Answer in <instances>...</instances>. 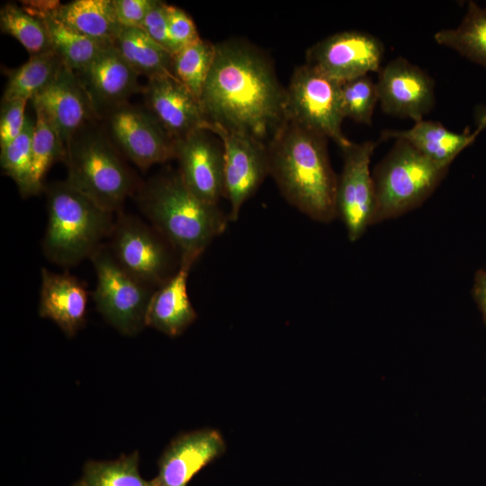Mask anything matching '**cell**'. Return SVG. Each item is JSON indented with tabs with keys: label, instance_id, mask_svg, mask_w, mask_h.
<instances>
[{
	"label": "cell",
	"instance_id": "obj_18",
	"mask_svg": "<svg viewBox=\"0 0 486 486\" xmlns=\"http://www.w3.org/2000/svg\"><path fill=\"white\" fill-rule=\"evenodd\" d=\"M143 94L147 110L175 141L204 130L199 101L173 75L149 78Z\"/></svg>",
	"mask_w": 486,
	"mask_h": 486
},
{
	"label": "cell",
	"instance_id": "obj_34",
	"mask_svg": "<svg viewBox=\"0 0 486 486\" xmlns=\"http://www.w3.org/2000/svg\"><path fill=\"white\" fill-rule=\"evenodd\" d=\"M167 24L172 55L201 40L192 17L176 5L167 6Z\"/></svg>",
	"mask_w": 486,
	"mask_h": 486
},
{
	"label": "cell",
	"instance_id": "obj_28",
	"mask_svg": "<svg viewBox=\"0 0 486 486\" xmlns=\"http://www.w3.org/2000/svg\"><path fill=\"white\" fill-rule=\"evenodd\" d=\"M34 110L29 196L42 190L44 177L51 166L66 158V151L52 125L40 109L34 107Z\"/></svg>",
	"mask_w": 486,
	"mask_h": 486
},
{
	"label": "cell",
	"instance_id": "obj_17",
	"mask_svg": "<svg viewBox=\"0 0 486 486\" xmlns=\"http://www.w3.org/2000/svg\"><path fill=\"white\" fill-rule=\"evenodd\" d=\"M226 450L224 438L214 428L182 433L175 437L158 459L155 486H187L205 466Z\"/></svg>",
	"mask_w": 486,
	"mask_h": 486
},
{
	"label": "cell",
	"instance_id": "obj_37",
	"mask_svg": "<svg viewBox=\"0 0 486 486\" xmlns=\"http://www.w3.org/2000/svg\"><path fill=\"white\" fill-rule=\"evenodd\" d=\"M158 0H112L115 15L123 28H139Z\"/></svg>",
	"mask_w": 486,
	"mask_h": 486
},
{
	"label": "cell",
	"instance_id": "obj_26",
	"mask_svg": "<svg viewBox=\"0 0 486 486\" xmlns=\"http://www.w3.org/2000/svg\"><path fill=\"white\" fill-rule=\"evenodd\" d=\"M434 40L486 68V7L469 1L460 24L436 32Z\"/></svg>",
	"mask_w": 486,
	"mask_h": 486
},
{
	"label": "cell",
	"instance_id": "obj_38",
	"mask_svg": "<svg viewBox=\"0 0 486 486\" xmlns=\"http://www.w3.org/2000/svg\"><path fill=\"white\" fill-rule=\"evenodd\" d=\"M472 293L486 324V269L476 272Z\"/></svg>",
	"mask_w": 486,
	"mask_h": 486
},
{
	"label": "cell",
	"instance_id": "obj_20",
	"mask_svg": "<svg viewBox=\"0 0 486 486\" xmlns=\"http://www.w3.org/2000/svg\"><path fill=\"white\" fill-rule=\"evenodd\" d=\"M87 300L86 289L76 276L41 269L39 315L54 321L67 337L84 327Z\"/></svg>",
	"mask_w": 486,
	"mask_h": 486
},
{
	"label": "cell",
	"instance_id": "obj_35",
	"mask_svg": "<svg viewBox=\"0 0 486 486\" xmlns=\"http://www.w3.org/2000/svg\"><path fill=\"white\" fill-rule=\"evenodd\" d=\"M27 100L2 101L0 112V148L13 141L23 130Z\"/></svg>",
	"mask_w": 486,
	"mask_h": 486
},
{
	"label": "cell",
	"instance_id": "obj_13",
	"mask_svg": "<svg viewBox=\"0 0 486 486\" xmlns=\"http://www.w3.org/2000/svg\"><path fill=\"white\" fill-rule=\"evenodd\" d=\"M213 133L198 130L175 141L177 169L186 187L201 201L218 205L224 197V149Z\"/></svg>",
	"mask_w": 486,
	"mask_h": 486
},
{
	"label": "cell",
	"instance_id": "obj_23",
	"mask_svg": "<svg viewBox=\"0 0 486 486\" xmlns=\"http://www.w3.org/2000/svg\"><path fill=\"white\" fill-rule=\"evenodd\" d=\"M475 132L469 129L458 133L451 131L438 122H416L409 130H385L382 140L401 139L434 162L449 166L454 159L473 140Z\"/></svg>",
	"mask_w": 486,
	"mask_h": 486
},
{
	"label": "cell",
	"instance_id": "obj_7",
	"mask_svg": "<svg viewBox=\"0 0 486 486\" xmlns=\"http://www.w3.org/2000/svg\"><path fill=\"white\" fill-rule=\"evenodd\" d=\"M109 248L129 274L152 288L170 280L181 259L169 242L152 226L121 213L111 233Z\"/></svg>",
	"mask_w": 486,
	"mask_h": 486
},
{
	"label": "cell",
	"instance_id": "obj_30",
	"mask_svg": "<svg viewBox=\"0 0 486 486\" xmlns=\"http://www.w3.org/2000/svg\"><path fill=\"white\" fill-rule=\"evenodd\" d=\"M139 461L137 451L112 461H87L81 481L86 486H155L141 477Z\"/></svg>",
	"mask_w": 486,
	"mask_h": 486
},
{
	"label": "cell",
	"instance_id": "obj_14",
	"mask_svg": "<svg viewBox=\"0 0 486 486\" xmlns=\"http://www.w3.org/2000/svg\"><path fill=\"white\" fill-rule=\"evenodd\" d=\"M109 129L121 150L140 168L175 158V140L147 109L126 104L113 109Z\"/></svg>",
	"mask_w": 486,
	"mask_h": 486
},
{
	"label": "cell",
	"instance_id": "obj_15",
	"mask_svg": "<svg viewBox=\"0 0 486 486\" xmlns=\"http://www.w3.org/2000/svg\"><path fill=\"white\" fill-rule=\"evenodd\" d=\"M376 86L382 110L392 116L419 122L435 104L432 77L402 57L381 68Z\"/></svg>",
	"mask_w": 486,
	"mask_h": 486
},
{
	"label": "cell",
	"instance_id": "obj_36",
	"mask_svg": "<svg viewBox=\"0 0 486 486\" xmlns=\"http://www.w3.org/2000/svg\"><path fill=\"white\" fill-rule=\"evenodd\" d=\"M168 4L158 1L149 11L140 26L150 39L172 54L167 24Z\"/></svg>",
	"mask_w": 486,
	"mask_h": 486
},
{
	"label": "cell",
	"instance_id": "obj_16",
	"mask_svg": "<svg viewBox=\"0 0 486 486\" xmlns=\"http://www.w3.org/2000/svg\"><path fill=\"white\" fill-rule=\"evenodd\" d=\"M31 101L47 117L67 155L76 134L94 111L76 72L64 64L53 80Z\"/></svg>",
	"mask_w": 486,
	"mask_h": 486
},
{
	"label": "cell",
	"instance_id": "obj_19",
	"mask_svg": "<svg viewBox=\"0 0 486 486\" xmlns=\"http://www.w3.org/2000/svg\"><path fill=\"white\" fill-rule=\"evenodd\" d=\"M94 110L124 104L126 99L140 91L139 74L110 45L85 68L76 72Z\"/></svg>",
	"mask_w": 486,
	"mask_h": 486
},
{
	"label": "cell",
	"instance_id": "obj_6",
	"mask_svg": "<svg viewBox=\"0 0 486 486\" xmlns=\"http://www.w3.org/2000/svg\"><path fill=\"white\" fill-rule=\"evenodd\" d=\"M70 185L102 209L118 211L136 186L133 175L103 136L73 140L66 158Z\"/></svg>",
	"mask_w": 486,
	"mask_h": 486
},
{
	"label": "cell",
	"instance_id": "obj_1",
	"mask_svg": "<svg viewBox=\"0 0 486 486\" xmlns=\"http://www.w3.org/2000/svg\"><path fill=\"white\" fill-rule=\"evenodd\" d=\"M216 45L199 103L206 121L267 143L286 121V89L270 59L238 40Z\"/></svg>",
	"mask_w": 486,
	"mask_h": 486
},
{
	"label": "cell",
	"instance_id": "obj_3",
	"mask_svg": "<svg viewBox=\"0 0 486 486\" xmlns=\"http://www.w3.org/2000/svg\"><path fill=\"white\" fill-rule=\"evenodd\" d=\"M138 202L151 226L169 242L181 261L195 263L230 221L219 205L197 198L178 171L152 178L140 190Z\"/></svg>",
	"mask_w": 486,
	"mask_h": 486
},
{
	"label": "cell",
	"instance_id": "obj_27",
	"mask_svg": "<svg viewBox=\"0 0 486 486\" xmlns=\"http://www.w3.org/2000/svg\"><path fill=\"white\" fill-rule=\"evenodd\" d=\"M63 65L54 50L30 56L25 63L10 71L2 101H31L53 80Z\"/></svg>",
	"mask_w": 486,
	"mask_h": 486
},
{
	"label": "cell",
	"instance_id": "obj_5",
	"mask_svg": "<svg viewBox=\"0 0 486 486\" xmlns=\"http://www.w3.org/2000/svg\"><path fill=\"white\" fill-rule=\"evenodd\" d=\"M448 167L429 159L408 141L395 140L373 174L375 208L372 225L421 205L439 185Z\"/></svg>",
	"mask_w": 486,
	"mask_h": 486
},
{
	"label": "cell",
	"instance_id": "obj_9",
	"mask_svg": "<svg viewBox=\"0 0 486 486\" xmlns=\"http://www.w3.org/2000/svg\"><path fill=\"white\" fill-rule=\"evenodd\" d=\"M285 112L286 119L332 140L340 148L351 142L341 129V84L307 63L292 75Z\"/></svg>",
	"mask_w": 486,
	"mask_h": 486
},
{
	"label": "cell",
	"instance_id": "obj_39",
	"mask_svg": "<svg viewBox=\"0 0 486 486\" xmlns=\"http://www.w3.org/2000/svg\"><path fill=\"white\" fill-rule=\"evenodd\" d=\"M477 129L475 132L478 134L486 128V107H481L476 112Z\"/></svg>",
	"mask_w": 486,
	"mask_h": 486
},
{
	"label": "cell",
	"instance_id": "obj_33",
	"mask_svg": "<svg viewBox=\"0 0 486 486\" xmlns=\"http://www.w3.org/2000/svg\"><path fill=\"white\" fill-rule=\"evenodd\" d=\"M378 100L376 83L364 76L341 84V104L344 119L372 124Z\"/></svg>",
	"mask_w": 486,
	"mask_h": 486
},
{
	"label": "cell",
	"instance_id": "obj_25",
	"mask_svg": "<svg viewBox=\"0 0 486 486\" xmlns=\"http://www.w3.org/2000/svg\"><path fill=\"white\" fill-rule=\"evenodd\" d=\"M112 46L140 76L148 79L172 74L173 55L140 28L122 27Z\"/></svg>",
	"mask_w": 486,
	"mask_h": 486
},
{
	"label": "cell",
	"instance_id": "obj_2",
	"mask_svg": "<svg viewBox=\"0 0 486 486\" xmlns=\"http://www.w3.org/2000/svg\"><path fill=\"white\" fill-rule=\"evenodd\" d=\"M325 136L286 119L267 143L269 175L293 207L315 221L338 217V178Z\"/></svg>",
	"mask_w": 486,
	"mask_h": 486
},
{
	"label": "cell",
	"instance_id": "obj_4",
	"mask_svg": "<svg viewBox=\"0 0 486 486\" xmlns=\"http://www.w3.org/2000/svg\"><path fill=\"white\" fill-rule=\"evenodd\" d=\"M48 224L43 238L46 256L61 266H72L92 255L111 235L114 220L109 212L67 181L48 189Z\"/></svg>",
	"mask_w": 486,
	"mask_h": 486
},
{
	"label": "cell",
	"instance_id": "obj_40",
	"mask_svg": "<svg viewBox=\"0 0 486 486\" xmlns=\"http://www.w3.org/2000/svg\"><path fill=\"white\" fill-rule=\"evenodd\" d=\"M72 486H86L84 482L80 480L76 482Z\"/></svg>",
	"mask_w": 486,
	"mask_h": 486
},
{
	"label": "cell",
	"instance_id": "obj_8",
	"mask_svg": "<svg viewBox=\"0 0 486 486\" xmlns=\"http://www.w3.org/2000/svg\"><path fill=\"white\" fill-rule=\"evenodd\" d=\"M90 258L96 273L93 293L96 309L121 333L138 334L146 327L148 303L156 289L124 270L104 246Z\"/></svg>",
	"mask_w": 486,
	"mask_h": 486
},
{
	"label": "cell",
	"instance_id": "obj_22",
	"mask_svg": "<svg viewBox=\"0 0 486 486\" xmlns=\"http://www.w3.org/2000/svg\"><path fill=\"white\" fill-rule=\"evenodd\" d=\"M22 7L31 14L40 19L49 33L52 49L59 55L63 63L71 70L77 72L89 65L106 47L77 32L57 14V1L22 2Z\"/></svg>",
	"mask_w": 486,
	"mask_h": 486
},
{
	"label": "cell",
	"instance_id": "obj_11",
	"mask_svg": "<svg viewBox=\"0 0 486 486\" xmlns=\"http://www.w3.org/2000/svg\"><path fill=\"white\" fill-rule=\"evenodd\" d=\"M378 142H350L340 148L343 167L338 178L337 211L350 241L360 238L372 225L375 208V193L370 172L371 157Z\"/></svg>",
	"mask_w": 486,
	"mask_h": 486
},
{
	"label": "cell",
	"instance_id": "obj_21",
	"mask_svg": "<svg viewBox=\"0 0 486 486\" xmlns=\"http://www.w3.org/2000/svg\"><path fill=\"white\" fill-rule=\"evenodd\" d=\"M194 264L181 261L175 275L154 291L146 314V326L169 337H177L194 323L197 313L187 292L188 275Z\"/></svg>",
	"mask_w": 486,
	"mask_h": 486
},
{
	"label": "cell",
	"instance_id": "obj_10",
	"mask_svg": "<svg viewBox=\"0 0 486 486\" xmlns=\"http://www.w3.org/2000/svg\"><path fill=\"white\" fill-rule=\"evenodd\" d=\"M224 149V197L230 202V221H236L245 202L269 175L267 145L243 133L230 131L207 122Z\"/></svg>",
	"mask_w": 486,
	"mask_h": 486
},
{
	"label": "cell",
	"instance_id": "obj_32",
	"mask_svg": "<svg viewBox=\"0 0 486 486\" xmlns=\"http://www.w3.org/2000/svg\"><path fill=\"white\" fill-rule=\"evenodd\" d=\"M34 124L35 118L26 116L25 124L20 135L1 148L0 153L1 168L14 181L23 197L29 196Z\"/></svg>",
	"mask_w": 486,
	"mask_h": 486
},
{
	"label": "cell",
	"instance_id": "obj_12",
	"mask_svg": "<svg viewBox=\"0 0 486 486\" xmlns=\"http://www.w3.org/2000/svg\"><path fill=\"white\" fill-rule=\"evenodd\" d=\"M384 46L375 36L360 31L334 33L310 48L307 64L343 84L379 72Z\"/></svg>",
	"mask_w": 486,
	"mask_h": 486
},
{
	"label": "cell",
	"instance_id": "obj_31",
	"mask_svg": "<svg viewBox=\"0 0 486 486\" xmlns=\"http://www.w3.org/2000/svg\"><path fill=\"white\" fill-rule=\"evenodd\" d=\"M0 28L18 40L30 56L53 50L43 22L14 4L1 8Z\"/></svg>",
	"mask_w": 486,
	"mask_h": 486
},
{
	"label": "cell",
	"instance_id": "obj_29",
	"mask_svg": "<svg viewBox=\"0 0 486 486\" xmlns=\"http://www.w3.org/2000/svg\"><path fill=\"white\" fill-rule=\"evenodd\" d=\"M216 45L205 40L184 47L173 55L172 74L199 101L210 73Z\"/></svg>",
	"mask_w": 486,
	"mask_h": 486
},
{
	"label": "cell",
	"instance_id": "obj_24",
	"mask_svg": "<svg viewBox=\"0 0 486 486\" xmlns=\"http://www.w3.org/2000/svg\"><path fill=\"white\" fill-rule=\"evenodd\" d=\"M56 14L77 32L105 45H112L122 29L112 0H75L58 4Z\"/></svg>",
	"mask_w": 486,
	"mask_h": 486
}]
</instances>
